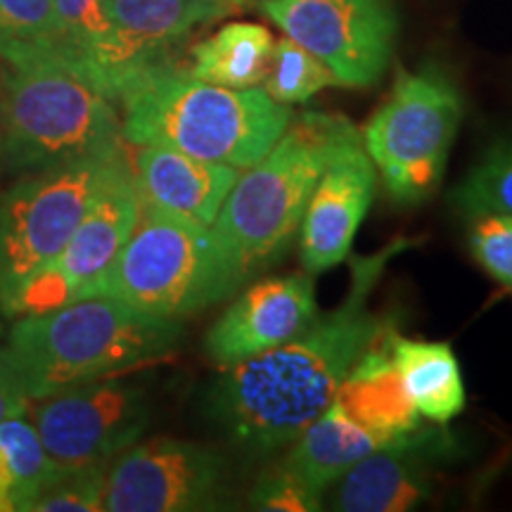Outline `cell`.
Here are the masks:
<instances>
[{"mask_svg": "<svg viewBox=\"0 0 512 512\" xmlns=\"http://www.w3.org/2000/svg\"><path fill=\"white\" fill-rule=\"evenodd\" d=\"M273 46L271 31L261 24H226L192 48L190 74L223 88H256L264 83Z\"/></svg>", "mask_w": 512, "mask_h": 512, "instance_id": "44dd1931", "label": "cell"}, {"mask_svg": "<svg viewBox=\"0 0 512 512\" xmlns=\"http://www.w3.org/2000/svg\"><path fill=\"white\" fill-rule=\"evenodd\" d=\"M181 337V320L145 313L110 294H91L24 316L0 358L29 399H38L162 361Z\"/></svg>", "mask_w": 512, "mask_h": 512, "instance_id": "3957f363", "label": "cell"}, {"mask_svg": "<svg viewBox=\"0 0 512 512\" xmlns=\"http://www.w3.org/2000/svg\"><path fill=\"white\" fill-rule=\"evenodd\" d=\"M0 162L34 174L81 159L121 155V117L110 93L64 43L3 46Z\"/></svg>", "mask_w": 512, "mask_h": 512, "instance_id": "7a4b0ae2", "label": "cell"}, {"mask_svg": "<svg viewBox=\"0 0 512 512\" xmlns=\"http://www.w3.org/2000/svg\"><path fill=\"white\" fill-rule=\"evenodd\" d=\"M328 86H337L330 69L311 55L309 50L294 43L292 38L275 41L268 72L264 76V91L280 105L309 102L313 95Z\"/></svg>", "mask_w": 512, "mask_h": 512, "instance_id": "d4e9b609", "label": "cell"}, {"mask_svg": "<svg viewBox=\"0 0 512 512\" xmlns=\"http://www.w3.org/2000/svg\"><path fill=\"white\" fill-rule=\"evenodd\" d=\"M55 470L27 415L0 422V512H27Z\"/></svg>", "mask_w": 512, "mask_h": 512, "instance_id": "7402d4cb", "label": "cell"}, {"mask_svg": "<svg viewBox=\"0 0 512 512\" xmlns=\"http://www.w3.org/2000/svg\"><path fill=\"white\" fill-rule=\"evenodd\" d=\"M29 403V394L24 392L22 384L0 358V422L27 415Z\"/></svg>", "mask_w": 512, "mask_h": 512, "instance_id": "f546056e", "label": "cell"}, {"mask_svg": "<svg viewBox=\"0 0 512 512\" xmlns=\"http://www.w3.org/2000/svg\"><path fill=\"white\" fill-rule=\"evenodd\" d=\"M29 406L48 458L64 470L110 467L143 437L150 403L138 384L105 377L38 396Z\"/></svg>", "mask_w": 512, "mask_h": 512, "instance_id": "30bf717a", "label": "cell"}, {"mask_svg": "<svg viewBox=\"0 0 512 512\" xmlns=\"http://www.w3.org/2000/svg\"><path fill=\"white\" fill-rule=\"evenodd\" d=\"M53 5L69 53L83 72L117 100L114 29L107 19L105 0H53Z\"/></svg>", "mask_w": 512, "mask_h": 512, "instance_id": "603a6c76", "label": "cell"}, {"mask_svg": "<svg viewBox=\"0 0 512 512\" xmlns=\"http://www.w3.org/2000/svg\"><path fill=\"white\" fill-rule=\"evenodd\" d=\"M124 155L34 171L0 197V302L55 261Z\"/></svg>", "mask_w": 512, "mask_h": 512, "instance_id": "ba28073f", "label": "cell"}, {"mask_svg": "<svg viewBox=\"0 0 512 512\" xmlns=\"http://www.w3.org/2000/svg\"><path fill=\"white\" fill-rule=\"evenodd\" d=\"M458 441L446 427L396 434L358 460L337 482L332 508L342 512H406L432 496L441 467L451 463Z\"/></svg>", "mask_w": 512, "mask_h": 512, "instance_id": "4fadbf2b", "label": "cell"}, {"mask_svg": "<svg viewBox=\"0 0 512 512\" xmlns=\"http://www.w3.org/2000/svg\"><path fill=\"white\" fill-rule=\"evenodd\" d=\"M219 3H228V5H247L249 0H219Z\"/></svg>", "mask_w": 512, "mask_h": 512, "instance_id": "4dcf8cb0", "label": "cell"}, {"mask_svg": "<svg viewBox=\"0 0 512 512\" xmlns=\"http://www.w3.org/2000/svg\"><path fill=\"white\" fill-rule=\"evenodd\" d=\"M413 247L399 238L366 256H349V287L330 313L290 342L226 368L211 384L207 411L249 456H271L292 444L335 399L339 384L389 320L370 311V297L389 261Z\"/></svg>", "mask_w": 512, "mask_h": 512, "instance_id": "6da1fadb", "label": "cell"}, {"mask_svg": "<svg viewBox=\"0 0 512 512\" xmlns=\"http://www.w3.org/2000/svg\"><path fill=\"white\" fill-rule=\"evenodd\" d=\"M467 221V247L482 271L512 294V216L479 214Z\"/></svg>", "mask_w": 512, "mask_h": 512, "instance_id": "83f0119b", "label": "cell"}, {"mask_svg": "<svg viewBox=\"0 0 512 512\" xmlns=\"http://www.w3.org/2000/svg\"><path fill=\"white\" fill-rule=\"evenodd\" d=\"M387 441L356 425L332 399L330 406L292 441L294 446L283 465L325 494V489L337 484L358 460Z\"/></svg>", "mask_w": 512, "mask_h": 512, "instance_id": "ffe728a7", "label": "cell"}, {"mask_svg": "<svg viewBox=\"0 0 512 512\" xmlns=\"http://www.w3.org/2000/svg\"><path fill=\"white\" fill-rule=\"evenodd\" d=\"M140 209L143 200L136 188V178L124 162L110 176V181L102 185L60 256L19 287L5 309L29 316L91 297L110 271L121 247L131 238Z\"/></svg>", "mask_w": 512, "mask_h": 512, "instance_id": "7c38bea8", "label": "cell"}, {"mask_svg": "<svg viewBox=\"0 0 512 512\" xmlns=\"http://www.w3.org/2000/svg\"><path fill=\"white\" fill-rule=\"evenodd\" d=\"M53 43H64L53 0H0V48Z\"/></svg>", "mask_w": 512, "mask_h": 512, "instance_id": "4316f807", "label": "cell"}, {"mask_svg": "<svg viewBox=\"0 0 512 512\" xmlns=\"http://www.w3.org/2000/svg\"><path fill=\"white\" fill-rule=\"evenodd\" d=\"M375 183L377 171L361 136L339 147L325 166L299 228V259L313 278L351 256L358 228L373 204Z\"/></svg>", "mask_w": 512, "mask_h": 512, "instance_id": "9a60e30c", "label": "cell"}, {"mask_svg": "<svg viewBox=\"0 0 512 512\" xmlns=\"http://www.w3.org/2000/svg\"><path fill=\"white\" fill-rule=\"evenodd\" d=\"M463 119V95L437 67L399 69L380 110L363 128V147L389 200L427 202L444 178L448 152Z\"/></svg>", "mask_w": 512, "mask_h": 512, "instance_id": "52a82bcc", "label": "cell"}, {"mask_svg": "<svg viewBox=\"0 0 512 512\" xmlns=\"http://www.w3.org/2000/svg\"><path fill=\"white\" fill-rule=\"evenodd\" d=\"M389 325L370 347L356 358L349 375L339 384L335 401L363 430L382 439L411 432L420 425L411 396L406 394L399 370L389 351Z\"/></svg>", "mask_w": 512, "mask_h": 512, "instance_id": "ac0fdd59", "label": "cell"}, {"mask_svg": "<svg viewBox=\"0 0 512 512\" xmlns=\"http://www.w3.org/2000/svg\"><path fill=\"white\" fill-rule=\"evenodd\" d=\"M245 283L209 226L143 202L131 238L95 294L181 320L219 304Z\"/></svg>", "mask_w": 512, "mask_h": 512, "instance_id": "8992f818", "label": "cell"}, {"mask_svg": "<svg viewBox=\"0 0 512 512\" xmlns=\"http://www.w3.org/2000/svg\"><path fill=\"white\" fill-rule=\"evenodd\" d=\"M318 316L316 280L311 273L259 280L211 325L204 337V354L216 368H233L290 342L311 328Z\"/></svg>", "mask_w": 512, "mask_h": 512, "instance_id": "5bb4252c", "label": "cell"}, {"mask_svg": "<svg viewBox=\"0 0 512 512\" xmlns=\"http://www.w3.org/2000/svg\"><path fill=\"white\" fill-rule=\"evenodd\" d=\"M228 501V463L214 448L174 437L133 444L107 467L102 510L195 512Z\"/></svg>", "mask_w": 512, "mask_h": 512, "instance_id": "8fae6325", "label": "cell"}, {"mask_svg": "<svg viewBox=\"0 0 512 512\" xmlns=\"http://www.w3.org/2000/svg\"><path fill=\"white\" fill-rule=\"evenodd\" d=\"M247 503L261 512H316L323 510V491L313 489L297 472L280 463L256 477Z\"/></svg>", "mask_w": 512, "mask_h": 512, "instance_id": "f1b7e54d", "label": "cell"}, {"mask_svg": "<svg viewBox=\"0 0 512 512\" xmlns=\"http://www.w3.org/2000/svg\"><path fill=\"white\" fill-rule=\"evenodd\" d=\"M233 8L219 0H105L114 29L117 100L147 74L169 67L166 50Z\"/></svg>", "mask_w": 512, "mask_h": 512, "instance_id": "2e32d148", "label": "cell"}, {"mask_svg": "<svg viewBox=\"0 0 512 512\" xmlns=\"http://www.w3.org/2000/svg\"><path fill=\"white\" fill-rule=\"evenodd\" d=\"M448 202L463 219L479 214L512 216V138L486 147L477 164L451 190Z\"/></svg>", "mask_w": 512, "mask_h": 512, "instance_id": "cb8c5ba5", "label": "cell"}, {"mask_svg": "<svg viewBox=\"0 0 512 512\" xmlns=\"http://www.w3.org/2000/svg\"><path fill=\"white\" fill-rule=\"evenodd\" d=\"M389 351L415 411L434 425H446L465 408L463 370L451 344L408 339L389 332Z\"/></svg>", "mask_w": 512, "mask_h": 512, "instance_id": "d6986e66", "label": "cell"}, {"mask_svg": "<svg viewBox=\"0 0 512 512\" xmlns=\"http://www.w3.org/2000/svg\"><path fill=\"white\" fill-rule=\"evenodd\" d=\"M105 477L107 467H57L36 491L27 512H98L105 498Z\"/></svg>", "mask_w": 512, "mask_h": 512, "instance_id": "484cf974", "label": "cell"}, {"mask_svg": "<svg viewBox=\"0 0 512 512\" xmlns=\"http://www.w3.org/2000/svg\"><path fill=\"white\" fill-rule=\"evenodd\" d=\"M361 136L349 119L328 112L292 117L259 162L238 176L211 233L249 280L278 264L299 238L318 178L339 147Z\"/></svg>", "mask_w": 512, "mask_h": 512, "instance_id": "5b68a950", "label": "cell"}, {"mask_svg": "<svg viewBox=\"0 0 512 512\" xmlns=\"http://www.w3.org/2000/svg\"><path fill=\"white\" fill-rule=\"evenodd\" d=\"M259 8L316 55L337 86H375L392 62L399 34L392 0H261Z\"/></svg>", "mask_w": 512, "mask_h": 512, "instance_id": "9c48e42d", "label": "cell"}, {"mask_svg": "<svg viewBox=\"0 0 512 512\" xmlns=\"http://www.w3.org/2000/svg\"><path fill=\"white\" fill-rule=\"evenodd\" d=\"M121 138L247 169L283 136L292 110L264 88H223L174 67L157 69L121 95Z\"/></svg>", "mask_w": 512, "mask_h": 512, "instance_id": "277c9868", "label": "cell"}, {"mask_svg": "<svg viewBox=\"0 0 512 512\" xmlns=\"http://www.w3.org/2000/svg\"><path fill=\"white\" fill-rule=\"evenodd\" d=\"M238 176L235 166L204 162L157 145H140L133 174L140 200L209 228Z\"/></svg>", "mask_w": 512, "mask_h": 512, "instance_id": "e0dca14e", "label": "cell"}]
</instances>
